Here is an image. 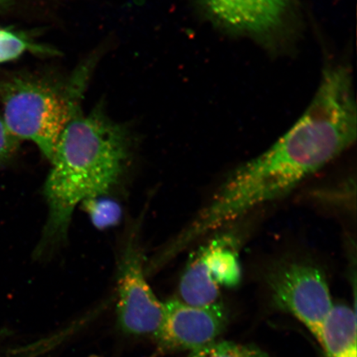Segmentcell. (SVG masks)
<instances>
[{
  "label": "cell",
  "mask_w": 357,
  "mask_h": 357,
  "mask_svg": "<svg viewBox=\"0 0 357 357\" xmlns=\"http://www.w3.org/2000/svg\"><path fill=\"white\" fill-rule=\"evenodd\" d=\"M118 291L120 330L135 336H154L162 324L165 306L146 282L142 254L133 242L128 244L120 261Z\"/></svg>",
  "instance_id": "obj_6"
},
{
  "label": "cell",
  "mask_w": 357,
  "mask_h": 357,
  "mask_svg": "<svg viewBox=\"0 0 357 357\" xmlns=\"http://www.w3.org/2000/svg\"><path fill=\"white\" fill-rule=\"evenodd\" d=\"M162 324L154 335L162 354L195 351L217 341L225 332L229 316L221 301L205 307L186 305L178 298L164 303Z\"/></svg>",
  "instance_id": "obj_7"
},
{
  "label": "cell",
  "mask_w": 357,
  "mask_h": 357,
  "mask_svg": "<svg viewBox=\"0 0 357 357\" xmlns=\"http://www.w3.org/2000/svg\"><path fill=\"white\" fill-rule=\"evenodd\" d=\"M26 52L40 55L57 54V52L35 42L28 33L0 28V64L19 59Z\"/></svg>",
  "instance_id": "obj_10"
},
{
  "label": "cell",
  "mask_w": 357,
  "mask_h": 357,
  "mask_svg": "<svg viewBox=\"0 0 357 357\" xmlns=\"http://www.w3.org/2000/svg\"><path fill=\"white\" fill-rule=\"evenodd\" d=\"M3 333H6V332L0 331V337H1Z\"/></svg>",
  "instance_id": "obj_15"
},
{
  "label": "cell",
  "mask_w": 357,
  "mask_h": 357,
  "mask_svg": "<svg viewBox=\"0 0 357 357\" xmlns=\"http://www.w3.org/2000/svg\"><path fill=\"white\" fill-rule=\"evenodd\" d=\"M349 70L326 69L309 108L275 144L227 177L206 206L166 250L169 257L252 209L290 193L356 139Z\"/></svg>",
  "instance_id": "obj_1"
},
{
  "label": "cell",
  "mask_w": 357,
  "mask_h": 357,
  "mask_svg": "<svg viewBox=\"0 0 357 357\" xmlns=\"http://www.w3.org/2000/svg\"><path fill=\"white\" fill-rule=\"evenodd\" d=\"M100 197L84 201L82 205L93 225L102 230L117 225L121 218L122 211L115 201Z\"/></svg>",
  "instance_id": "obj_12"
},
{
  "label": "cell",
  "mask_w": 357,
  "mask_h": 357,
  "mask_svg": "<svg viewBox=\"0 0 357 357\" xmlns=\"http://www.w3.org/2000/svg\"><path fill=\"white\" fill-rule=\"evenodd\" d=\"M214 24L229 32L265 38L284 24L290 0H197Z\"/></svg>",
  "instance_id": "obj_8"
},
{
  "label": "cell",
  "mask_w": 357,
  "mask_h": 357,
  "mask_svg": "<svg viewBox=\"0 0 357 357\" xmlns=\"http://www.w3.org/2000/svg\"><path fill=\"white\" fill-rule=\"evenodd\" d=\"M238 238L231 234L218 235L190 258L178 284V300L205 307L220 302V288H233L242 279Z\"/></svg>",
  "instance_id": "obj_5"
},
{
  "label": "cell",
  "mask_w": 357,
  "mask_h": 357,
  "mask_svg": "<svg viewBox=\"0 0 357 357\" xmlns=\"http://www.w3.org/2000/svg\"><path fill=\"white\" fill-rule=\"evenodd\" d=\"M80 101L71 110L45 183L48 216L39 256L66 238L79 204L108 193L117 184L130 153L126 126L111 119L101 105L84 114Z\"/></svg>",
  "instance_id": "obj_2"
},
{
  "label": "cell",
  "mask_w": 357,
  "mask_h": 357,
  "mask_svg": "<svg viewBox=\"0 0 357 357\" xmlns=\"http://www.w3.org/2000/svg\"><path fill=\"white\" fill-rule=\"evenodd\" d=\"M11 0H0V8L7 6V4Z\"/></svg>",
  "instance_id": "obj_14"
},
{
  "label": "cell",
  "mask_w": 357,
  "mask_h": 357,
  "mask_svg": "<svg viewBox=\"0 0 357 357\" xmlns=\"http://www.w3.org/2000/svg\"><path fill=\"white\" fill-rule=\"evenodd\" d=\"M319 342L326 357H357L356 310L347 305H333Z\"/></svg>",
  "instance_id": "obj_9"
},
{
  "label": "cell",
  "mask_w": 357,
  "mask_h": 357,
  "mask_svg": "<svg viewBox=\"0 0 357 357\" xmlns=\"http://www.w3.org/2000/svg\"><path fill=\"white\" fill-rule=\"evenodd\" d=\"M186 357H269L253 345H242L227 341H215L190 352Z\"/></svg>",
  "instance_id": "obj_11"
},
{
  "label": "cell",
  "mask_w": 357,
  "mask_h": 357,
  "mask_svg": "<svg viewBox=\"0 0 357 357\" xmlns=\"http://www.w3.org/2000/svg\"><path fill=\"white\" fill-rule=\"evenodd\" d=\"M20 142L8 130L3 116L0 114V166L15 155L19 149Z\"/></svg>",
  "instance_id": "obj_13"
},
{
  "label": "cell",
  "mask_w": 357,
  "mask_h": 357,
  "mask_svg": "<svg viewBox=\"0 0 357 357\" xmlns=\"http://www.w3.org/2000/svg\"><path fill=\"white\" fill-rule=\"evenodd\" d=\"M89 73L84 66L66 84L26 75L0 82L1 114L8 130L20 141L33 142L51 162L71 110L82 100Z\"/></svg>",
  "instance_id": "obj_3"
},
{
  "label": "cell",
  "mask_w": 357,
  "mask_h": 357,
  "mask_svg": "<svg viewBox=\"0 0 357 357\" xmlns=\"http://www.w3.org/2000/svg\"><path fill=\"white\" fill-rule=\"evenodd\" d=\"M266 281L273 305L301 321L319 342L334 305L323 272L309 263L284 261L272 268Z\"/></svg>",
  "instance_id": "obj_4"
}]
</instances>
